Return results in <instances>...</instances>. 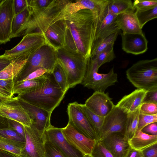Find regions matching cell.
I'll return each instance as SVG.
<instances>
[{
  "mask_svg": "<svg viewBox=\"0 0 157 157\" xmlns=\"http://www.w3.org/2000/svg\"><path fill=\"white\" fill-rule=\"evenodd\" d=\"M66 25L64 48L90 57L92 47L99 26L98 19L89 10L83 9L64 19Z\"/></svg>",
  "mask_w": 157,
  "mask_h": 157,
  "instance_id": "1",
  "label": "cell"
},
{
  "mask_svg": "<svg viewBox=\"0 0 157 157\" xmlns=\"http://www.w3.org/2000/svg\"><path fill=\"white\" fill-rule=\"evenodd\" d=\"M66 93L57 83L52 72H50L40 87L18 96L52 113L59 105Z\"/></svg>",
  "mask_w": 157,
  "mask_h": 157,
  "instance_id": "2",
  "label": "cell"
},
{
  "mask_svg": "<svg viewBox=\"0 0 157 157\" xmlns=\"http://www.w3.org/2000/svg\"><path fill=\"white\" fill-rule=\"evenodd\" d=\"M69 1L53 0L44 8L37 10H29L27 19L16 37L34 33L44 34L48 27L54 22L65 5Z\"/></svg>",
  "mask_w": 157,
  "mask_h": 157,
  "instance_id": "3",
  "label": "cell"
},
{
  "mask_svg": "<svg viewBox=\"0 0 157 157\" xmlns=\"http://www.w3.org/2000/svg\"><path fill=\"white\" fill-rule=\"evenodd\" d=\"M56 53L57 62L66 74L68 89L81 84L86 72L88 59L79 53L70 52L63 48L56 50Z\"/></svg>",
  "mask_w": 157,
  "mask_h": 157,
  "instance_id": "4",
  "label": "cell"
},
{
  "mask_svg": "<svg viewBox=\"0 0 157 157\" xmlns=\"http://www.w3.org/2000/svg\"><path fill=\"white\" fill-rule=\"evenodd\" d=\"M127 79L138 89L157 90V58L139 60L126 71Z\"/></svg>",
  "mask_w": 157,
  "mask_h": 157,
  "instance_id": "5",
  "label": "cell"
},
{
  "mask_svg": "<svg viewBox=\"0 0 157 157\" xmlns=\"http://www.w3.org/2000/svg\"><path fill=\"white\" fill-rule=\"evenodd\" d=\"M56 63V51L48 44H45L28 58L21 72L14 80V85L39 68H44L52 72Z\"/></svg>",
  "mask_w": 157,
  "mask_h": 157,
  "instance_id": "6",
  "label": "cell"
},
{
  "mask_svg": "<svg viewBox=\"0 0 157 157\" xmlns=\"http://www.w3.org/2000/svg\"><path fill=\"white\" fill-rule=\"evenodd\" d=\"M99 68L95 59H88L86 72L81 84L94 92H105L108 87L118 82L117 75L113 67L105 74L98 73Z\"/></svg>",
  "mask_w": 157,
  "mask_h": 157,
  "instance_id": "7",
  "label": "cell"
},
{
  "mask_svg": "<svg viewBox=\"0 0 157 157\" xmlns=\"http://www.w3.org/2000/svg\"><path fill=\"white\" fill-rule=\"evenodd\" d=\"M109 2L108 0H79L74 2L69 0L65 5L54 22L64 20L78 11L85 9L90 10L98 19L101 20L105 13Z\"/></svg>",
  "mask_w": 157,
  "mask_h": 157,
  "instance_id": "8",
  "label": "cell"
},
{
  "mask_svg": "<svg viewBox=\"0 0 157 157\" xmlns=\"http://www.w3.org/2000/svg\"><path fill=\"white\" fill-rule=\"evenodd\" d=\"M68 122L77 130L87 137L99 140L98 135L81 105L76 101L68 104L67 107Z\"/></svg>",
  "mask_w": 157,
  "mask_h": 157,
  "instance_id": "9",
  "label": "cell"
},
{
  "mask_svg": "<svg viewBox=\"0 0 157 157\" xmlns=\"http://www.w3.org/2000/svg\"><path fill=\"white\" fill-rule=\"evenodd\" d=\"M24 126L25 139L20 157H45L44 133L42 134L32 125Z\"/></svg>",
  "mask_w": 157,
  "mask_h": 157,
  "instance_id": "10",
  "label": "cell"
},
{
  "mask_svg": "<svg viewBox=\"0 0 157 157\" xmlns=\"http://www.w3.org/2000/svg\"><path fill=\"white\" fill-rule=\"evenodd\" d=\"M47 44L43 34L34 33L24 35L21 41L13 48L6 50L3 54L17 58L24 55L31 56L41 47Z\"/></svg>",
  "mask_w": 157,
  "mask_h": 157,
  "instance_id": "11",
  "label": "cell"
},
{
  "mask_svg": "<svg viewBox=\"0 0 157 157\" xmlns=\"http://www.w3.org/2000/svg\"><path fill=\"white\" fill-rule=\"evenodd\" d=\"M128 114L116 105L104 117L99 140H102L109 135L119 132L124 134Z\"/></svg>",
  "mask_w": 157,
  "mask_h": 157,
  "instance_id": "12",
  "label": "cell"
},
{
  "mask_svg": "<svg viewBox=\"0 0 157 157\" xmlns=\"http://www.w3.org/2000/svg\"><path fill=\"white\" fill-rule=\"evenodd\" d=\"M0 116L18 121L24 126L30 127L32 124L29 115L19 103L17 96L0 103Z\"/></svg>",
  "mask_w": 157,
  "mask_h": 157,
  "instance_id": "13",
  "label": "cell"
},
{
  "mask_svg": "<svg viewBox=\"0 0 157 157\" xmlns=\"http://www.w3.org/2000/svg\"><path fill=\"white\" fill-rule=\"evenodd\" d=\"M19 103L25 110L32 121V125L42 134L50 127L51 113L32 104L17 96Z\"/></svg>",
  "mask_w": 157,
  "mask_h": 157,
  "instance_id": "14",
  "label": "cell"
},
{
  "mask_svg": "<svg viewBox=\"0 0 157 157\" xmlns=\"http://www.w3.org/2000/svg\"><path fill=\"white\" fill-rule=\"evenodd\" d=\"M62 133L67 141L84 155H90L95 140L90 139L77 130L70 123L61 128Z\"/></svg>",
  "mask_w": 157,
  "mask_h": 157,
  "instance_id": "15",
  "label": "cell"
},
{
  "mask_svg": "<svg viewBox=\"0 0 157 157\" xmlns=\"http://www.w3.org/2000/svg\"><path fill=\"white\" fill-rule=\"evenodd\" d=\"M14 0H2L0 3V44L10 41L14 16Z\"/></svg>",
  "mask_w": 157,
  "mask_h": 157,
  "instance_id": "16",
  "label": "cell"
},
{
  "mask_svg": "<svg viewBox=\"0 0 157 157\" xmlns=\"http://www.w3.org/2000/svg\"><path fill=\"white\" fill-rule=\"evenodd\" d=\"M112 100L108 93L95 91L86 100L84 104L94 113L105 117L115 106Z\"/></svg>",
  "mask_w": 157,
  "mask_h": 157,
  "instance_id": "17",
  "label": "cell"
},
{
  "mask_svg": "<svg viewBox=\"0 0 157 157\" xmlns=\"http://www.w3.org/2000/svg\"><path fill=\"white\" fill-rule=\"evenodd\" d=\"M45 138L56 146L66 157H83L84 155L66 139L61 128L51 125L44 132Z\"/></svg>",
  "mask_w": 157,
  "mask_h": 157,
  "instance_id": "18",
  "label": "cell"
},
{
  "mask_svg": "<svg viewBox=\"0 0 157 157\" xmlns=\"http://www.w3.org/2000/svg\"><path fill=\"white\" fill-rule=\"evenodd\" d=\"M122 48L125 52L134 55L145 52L148 49V41L143 34L121 33Z\"/></svg>",
  "mask_w": 157,
  "mask_h": 157,
  "instance_id": "19",
  "label": "cell"
},
{
  "mask_svg": "<svg viewBox=\"0 0 157 157\" xmlns=\"http://www.w3.org/2000/svg\"><path fill=\"white\" fill-rule=\"evenodd\" d=\"M101 140L113 157H125L131 147L124 134L121 132L112 133Z\"/></svg>",
  "mask_w": 157,
  "mask_h": 157,
  "instance_id": "20",
  "label": "cell"
},
{
  "mask_svg": "<svg viewBox=\"0 0 157 157\" xmlns=\"http://www.w3.org/2000/svg\"><path fill=\"white\" fill-rule=\"evenodd\" d=\"M66 30L64 20H58L53 23L43 34L47 43L56 51L64 48Z\"/></svg>",
  "mask_w": 157,
  "mask_h": 157,
  "instance_id": "21",
  "label": "cell"
},
{
  "mask_svg": "<svg viewBox=\"0 0 157 157\" xmlns=\"http://www.w3.org/2000/svg\"><path fill=\"white\" fill-rule=\"evenodd\" d=\"M134 9L117 16L116 22L123 33L143 34L135 14Z\"/></svg>",
  "mask_w": 157,
  "mask_h": 157,
  "instance_id": "22",
  "label": "cell"
},
{
  "mask_svg": "<svg viewBox=\"0 0 157 157\" xmlns=\"http://www.w3.org/2000/svg\"><path fill=\"white\" fill-rule=\"evenodd\" d=\"M147 92L144 90L137 89L123 96L116 106L128 114L133 112L140 107Z\"/></svg>",
  "mask_w": 157,
  "mask_h": 157,
  "instance_id": "23",
  "label": "cell"
},
{
  "mask_svg": "<svg viewBox=\"0 0 157 157\" xmlns=\"http://www.w3.org/2000/svg\"><path fill=\"white\" fill-rule=\"evenodd\" d=\"M117 16L107 9L97 31L94 41L105 38L119 32L120 30L116 22Z\"/></svg>",
  "mask_w": 157,
  "mask_h": 157,
  "instance_id": "24",
  "label": "cell"
},
{
  "mask_svg": "<svg viewBox=\"0 0 157 157\" xmlns=\"http://www.w3.org/2000/svg\"><path fill=\"white\" fill-rule=\"evenodd\" d=\"M30 56L24 55L16 58L0 72V80L13 79L14 80L21 72Z\"/></svg>",
  "mask_w": 157,
  "mask_h": 157,
  "instance_id": "25",
  "label": "cell"
},
{
  "mask_svg": "<svg viewBox=\"0 0 157 157\" xmlns=\"http://www.w3.org/2000/svg\"><path fill=\"white\" fill-rule=\"evenodd\" d=\"M128 141L131 148L142 151L157 143V135H149L137 130L134 136Z\"/></svg>",
  "mask_w": 157,
  "mask_h": 157,
  "instance_id": "26",
  "label": "cell"
},
{
  "mask_svg": "<svg viewBox=\"0 0 157 157\" xmlns=\"http://www.w3.org/2000/svg\"><path fill=\"white\" fill-rule=\"evenodd\" d=\"M48 73L37 78L23 81L15 84L14 94H17V96H20L39 88L46 80Z\"/></svg>",
  "mask_w": 157,
  "mask_h": 157,
  "instance_id": "27",
  "label": "cell"
},
{
  "mask_svg": "<svg viewBox=\"0 0 157 157\" xmlns=\"http://www.w3.org/2000/svg\"><path fill=\"white\" fill-rule=\"evenodd\" d=\"M140 108L128 113L124 134V139L127 141L134 136L137 130Z\"/></svg>",
  "mask_w": 157,
  "mask_h": 157,
  "instance_id": "28",
  "label": "cell"
},
{
  "mask_svg": "<svg viewBox=\"0 0 157 157\" xmlns=\"http://www.w3.org/2000/svg\"><path fill=\"white\" fill-rule=\"evenodd\" d=\"M107 9L117 16L135 9L131 0H110Z\"/></svg>",
  "mask_w": 157,
  "mask_h": 157,
  "instance_id": "29",
  "label": "cell"
},
{
  "mask_svg": "<svg viewBox=\"0 0 157 157\" xmlns=\"http://www.w3.org/2000/svg\"><path fill=\"white\" fill-rule=\"evenodd\" d=\"M119 32L112 34L105 38L94 40L91 51L90 58L95 57L110 44L114 43Z\"/></svg>",
  "mask_w": 157,
  "mask_h": 157,
  "instance_id": "30",
  "label": "cell"
},
{
  "mask_svg": "<svg viewBox=\"0 0 157 157\" xmlns=\"http://www.w3.org/2000/svg\"><path fill=\"white\" fill-rule=\"evenodd\" d=\"M29 13L28 6L20 13L14 15L12 25L11 39L16 37L18 33L26 22Z\"/></svg>",
  "mask_w": 157,
  "mask_h": 157,
  "instance_id": "31",
  "label": "cell"
},
{
  "mask_svg": "<svg viewBox=\"0 0 157 157\" xmlns=\"http://www.w3.org/2000/svg\"><path fill=\"white\" fill-rule=\"evenodd\" d=\"M82 109L94 129L98 137L101 133L104 117L99 116L89 110L85 105L81 104Z\"/></svg>",
  "mask_w": 157,
  "mask_h": 157,
  "instance_id": "32",
  "label": "cell"
},
{
  "mask_svg": "<svg viewBox=\"0 0 157 157\" xmlns=\"http://www.w3.org/2000/svg\"><path fill=\"white\" fill-rule=\"evenodd\" d=\"M52 73L59 87L63 92L66 93L69 89L67 76L62 66L57 62Z\"/></svg>",
  "mask_w": 157,
  "mask_h": 157,
  "instance_id": "33",
  "label": "cell"
},
{
  "mask_svg": "<svg viewBox=\"0 0 157 157\" xmlns=\"http://www.w3.org/2000/svg\"><path fill=\"white\" fill-rule=\"evenodd\" d=\"M135 14L141 29L148 21L157 18V6L143 11L136 10Z\"/></svg>",
  "mask_w": 157,
  "mask_h": 157,
  "instance_id": "34",
  "label": "cell"
},
{
  "mask_svg": "<svg viewBox=\"0 0 157 157\" xmlns=\"http://www.w3.org/2000/svg\"><path fill=\"white\" fill-rule=\"evenodd\" d=\"M25 145V144L20 142L0 139V150L10 152L19 156Z\"/></svg>",
  "mask_w": 157,
  "mask_h": 157,
  "instance_id": "35",
  "label": "cell"
},
{
  "mask_svg": "<svg viewBox=\"0 0 157 157\" xmlns=\"http://www.w3.org/2000/svg\"><path fill=\"white\" fill-rule=\"evenodd\" d=\"M114 44H110L97 56L92 58L96 59L99 68L105 63L112 61L116 58L113 50Z\"/></svg>",
  "mask_w": 157,
  "mask_h": 157,
  "instance_id": "36",
  "label": "cell"
},
{
  "mask_svg": "<svg viewBox=\"0 0 157 157\" xmlns=\"http://www.w3.org/2000/svg\"><path fill=\"white\" fill-rule=\"evenodd\" d=\"M0 139L20 142L25 144V139L12 128H0Z\"/></svg>",
  "mask_w": 157,
  "mask_h": 157,
  "instance_id": "37",
  "label": "cell"
},
{
  "mask_svg": "<svg viewBox=\"0 0 157 157\" xmlns=\"http://www.w3.org/2000/svg\"><path fill=\"white\" fill-rule=\"evenodd\" d=\"M14 86L13 79L0 80V96L8 98H13Z\"/></svg>",
  "mask_w": 157,
  "mask_h": 157,
  "instance_id": "38",
  "label": "cell"
},
{
  "mask_svg": "<svg viewBox=\"0 0 157 157\" xmlns=\"http://www.w3.org/2000/svg\"><path fill=\"white\" fill-rule=\"evenodd\" d=\"M45 157H66L59 148L45 137Z\"/></svg>",
  "mask_w": 157,
  "mask_h": 157,
  "instance_id": "39",
  "label": "cell"
},
{
  "mask_svg": "<svg viewBox=\"0 0 157 157\" xmlns=\"http://www.w3.org/2000/svg\"><path fill=\"white\" fill-rule=\"evenodd\" d=\"M90 155L91 157H113L99 140H96Z\"/></svg>",
  "mask_w": 157,
  "mask_h": 157,
  "instance_id": "40",
  "label": "cell"
},
{
  "mask_svg": "<svg viewBox=\"0 0 157 157\" xmlns=\"http://www.w3.org/2000/svg\"><path fill=\"white\" fill-rule=\"evenodd\" d=\"M133 7L138 11H143L157 6V0H135Z\"/></svg>",
  "mask_w": 157,
  "mask_h": 157,
  "instance_id": "41",
  "label": "cell"
},
{
  "mask_svg": "<svg viewBox=\"0 0 157 157\" xmlns=\"http://www.w3.org/2000/svg\"><path fill=\"white\" fill-rule=\"evenodd\" d=\"M154 122H157V114L148 115L140 112L137 130H141L145 126Z\"/></svg>",
  "mask_w": 157,
  "mask_h": 157,
  "instance_id": "42",
  "label": "cell"
},
{
  "mask_svg": "<svg viewBox=\"0 0 157 157\" xmlns=\"http://www.w3.org/2000/svg\"><path fill=\"white\" fill-rule=\"evenodd\" d=\"M29 10H37L44 8L48 6L52 0H28Z\"/></svg>",
  "mask_w": 157,
  "mask_h": 157,
  "instance_id": "43",
  "label": "cell"
},
{
  "mask_svg": "<svg viewBox=\"0 0 157 157\" xmlns=\"http://www.w3.org/2000/svg\"><path fill=\"white\" fill-rule=\"evenodd\" d=\"M140 112L144 114L154 115L157 114V104L143 103L140 108Z\"/></svg>",
  "mask_w": 157,
  "mask_h": 157,
  "instance_id": "44",
  "label": "cell"
},
{
  "mask_svg": "<svg viewBox=\"0 0 157 157\" xmlns=\"http://www.w3.org/2000/svg\"><path fill=\"white\" fill-rule=\"evenodd\" d=\"M9 127L17 132L23 138L25 139L24 128L23 125L19 122L15 120L7 119Z\"/></svg>",
  "mask_w": 157,
  "mask_h": 157,
  "instance_id": "45",
  "label": "cell"
},
{
  "mask_svg": "<svg viewBox=\"0 0 157 157\" xmlns=\"http://www.w3.org/2000/svg\"><path fill=\"white\" fill-rule=\"evenodd\" d=\"M28 5V0H14L13 8L15 15L20 13Z\"/></svg>",
  "mask_w": 157,
  "mask_h": 157,
  "instance_id": "46",
  "label": "cell"
},
{
  "mask_svg": "<svg viewBox=\"0 0 157 157\" xmlns=\"http://www.w3.org/2000/svg\"><path fill=\"white\" fill-rule=\"evenodd\" d=\"M50 72H51L45 69L39 68L31 73L22 81L36 79L42 76L47 73Z\"/></svg>",
  "mask_w": 157,
  "mask_h": 157,
  "instance_id": "47",
  "label": "cell"
},
{
  "mask_svg": "<svg viewBox=\"0 0 157 157\" xmlns=\"http://www.w3.org/2000/svg\"><path fill=\"white\" fill-rule=\"evenodd\" d=\"M16 58L4 55H0V72L12 63Z\"/></svg>",
  "mask_w": 157,
  "mask_h": 157,
  "instance_id": "48",
  "label": "cell"
},
{
  "mask_svg": "<svg viewBox=\"0 0 157 157\" xmlns=\"http://www.w3.org/2000/svg\"><path fill=\"white\" fill-rule=\"evenodd\" d=\"M141 131L149 135H157V122L151 123L147 125Z\"/></svg>",
  "mask_w": 157,
  "mask_h": 157,
  "instance_id": "49",
  "label": "cell"
},
{
  "mask_svg": "<svg viewBox=\"0 0 157 157\" xmlns=\"http://www.w3.org/2000/svg\"><path fill=\"white\" fill-rule=\"evenodd\" d=\"M144 157H157V143L142 151Z\"/></svg>",
  "mask_w": 157,
  "mask_h": 157,
  "instance_id": "50",
  "label": "cell"
},
{
  "mask_svg": "<svg viewBox=\"0 0 157 157\" xmlns=\"http://www.w3.org/2000/svg\"><path fill=\"white\" fill-rule=\"evenodd\" d=\"M143 103L157 104V90L147 91L144 99Z\"/></svg>",
  "mask_w": 157,
  "mask_h": 157,
  "instance_id": "51",
  "label": "cell"
},
{
  "mask_svg": "<svg viewBox=\"0 0 157 157\" xmlns=\"http://www.w3.org/2000/svg\"><path fill=\"white\" fill-rule=\"evenodd\" d=\"M125 157H144V156L142 151H137L130 147Z\"/></svg>",
  "mask_w": 157,
  "mask_h": 157,
  "instance_id": "52",
  "label": "cell"
},
{
  "mask_svg": "<svg viewBox=\"0 0 157 157\" xmlns=\"http://www.w3.org/2000/svg\"><path fill=\"white\" fill-rule=\"evenodd\" d=\"M0 157H20L10 152L0 150Z\"/></svg>",
  "mask_w": 157,
  "mask_h": 157,
  "instance_id": "53",
  "label": "cell"
},
{
  "mask_svg": "<svg viewBox=\"0 0 157 157\" xmlns=\"http://www.w3.org/2000/svg\"><path fill=\"white\" fill-rule=\"evenodd\" d=\"M9 124L7 119L0 116V128H8Z\"/></svg>",
  "mask_w": 157,
  "mask_h": 157,
  "instance_id": "54",
  "label": "cell"
},
{
  "mask_svg": "<svg viewBox=\"0 0 157 157\" xmlns=\"http://www.w3.org/2000/svg\"><path fill=\"white\" fill-rule=\"evenodd\" d=\"M9 99L0 96V103Z\"/></svg>",
  "mask_w": 157,
  "mask_h": 157,
  "instance_id": "55",
  "label": "cell"
},
{
  "mask_svg": "<svg viewBox=\"0 0 157 157\" xmlns=\"http://www.w3.org/2000/svg\"><path fill=\"white\" fill-rule=\"evenodd\" d=\"M83 157H91L90 155H84Z\"/></svg>",
  "mask_w": 157,
  "mask_h": 157,
  "instance_id": "56",
  "label": "cell"
},
{
  "mask_svg": "<svg viewBox=\"0 0 157 157\" xmlns=\"http://www.w3.org/2000/svg\"><path fill=\"white\" fill-rule=\"evenodd\" d=\"M2 0H0V3L2 1Z\"/></svg>",
  "mask_w": 157,
  "mask_h": 157,
  "instance_id": "57",
  "label": "cell"
}]
</instances>
